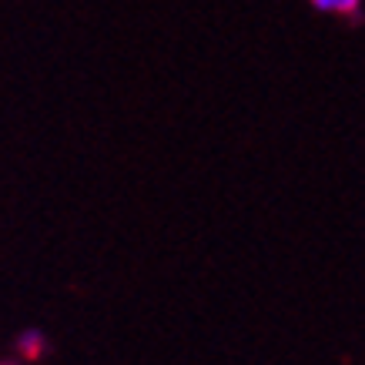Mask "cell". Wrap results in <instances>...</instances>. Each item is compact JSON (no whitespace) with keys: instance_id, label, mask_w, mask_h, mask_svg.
Masks as SVG:
<instances>
[{"instance_id":"6da1fadb","label":"cell","mask_w":365,"mask_h":365,"mask_svg":"<svg viewBox=\"0 0 365 365\" xmlns=\"http://www.w3.org/2000/svg\"><path fill=\"white\" fill-rule=\"evenodd\" d=\"M309 4L319 14H335V17H345V21H359L365 0H309Z\"/></svg>"},{"instance_id":"7a4b0ae2","label":"cell","mask_w":365,"mask_h":365,"mask_svg":"<svg viewBox=\"0 0 365 365\" xmlns=\"http://www.w3.org/2000/svg\"><path fill=\"white\" fill-rule=\"evenodd\" d=\"M17 349H21L24 359H41V355L47 352V339L37 329H27V332H21V339H17Z\"/></svg>"}]
</instances>
